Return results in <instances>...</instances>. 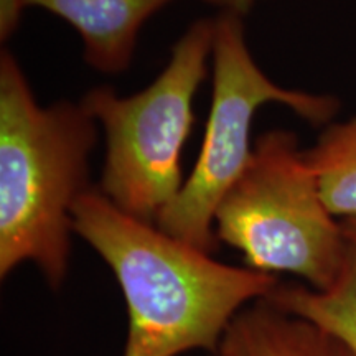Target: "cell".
I'll list each match as a JSON object with an SVG mask.
<instances>
[{"label":"cell","mask_w":356,"mask_h":356,"mask_svg":"<svg viewBox=\"0 0 356 356\" xmlns=\"http://www.w3.org/2000/svg\"><path fill=\"white\" fill-rule=\"evenodd\" d=\"M73 231L109 266L126 299L122 356L215 355L236 315L279 286L275 275L222 264L127 215L95 186L74 204Z\"/></svg>","instance_id":"cell-1"},{"label":"cell","mask_w":356,"mask_h":356,"mask_svg":"<svg viewBox=\"0 0 356 356\" xmlns=\"http://www.w3.org/2000/svg\"><path fill=\"white\" fill-rule=\"evenodd\" d=\"M97 122L81 102L40 104L12 53L0 55V277L35 264L60 291L68 274L73 208L91 190Z\"/></svg>","instance_id":"cell-2"},{"label":"cell","mask_w":356,"mask_h":356,"mask_svg":"<svg viewBox=\"0 0 356 356\" xmlns=\"http://www.w3.org/2000/svg\"><path fill=\"white\" fill-rule=\"evenodd\" d=\"M213 42L215 19H200L173 44L167 66L145 89L119 96L111 86H96L79 101L106 136L97 190L127 215L155 222L184 188L181 152Z\"/></svg>","instance_id":"cell-3"},{"label":"cell","mask_w":356,"mask_h":356,"mask_svg":"<svg viewBox=\"0 0 356 356\" xmlns=\"http://www.w3.org/2000/svg\"><path fill=\"white\" fill-rule=\"evenodd\" d=\"M213 226L218 241L241 252L249 269L293 274L315 291L335 284L350 244L323 202L299 139L284 129L256 140L248 167L218 204Z\"/></svg>","instance_id":"cell-4"},{"label":"cell","mask_w":356,"mask_h":356,"mask_svg":"<svg viewBox=\"0 0 356 356\" xmlns=\"http://www.w3.org/2000/svg\"><path fill=\"white\" fill-rule=\"evenodd\" d=\"M211 61V108L197 163L155 221L173 238L210 254L218 244L213 226L218 204L251 160L257 109L286 106L312 124L328 122L338 109L335 97L284 88L267 76L249 50L241 15L221 12L215 19Z\"/></svg>","instance_id":"cell-5"},{"label":"cell","mask_w":356,"mask_h":356,"mask_svg":"<svg viewBox=\"0 0 356 356\" xmlns=\"http://www.w3.org/2000/svg\"><path fill=\"white\" fill-rule=\"evenodd\" d=\"M173 0H25L76 30L84 61L104 74H121L131 66L140 29Z\"/></svg>","instance_id":"cell-6"},{"label":"cell","mask_w":356,"mask_h":356,"mask_svg":"<svg viewBox=\"0 0 356 356\" xmlns=\"http://www.w3.org/2000/svg\"><path fill=\"white\" fill-rule=\"evenodd\" d=\"M215 356H356L340 338L318 325L252 302L231 322Z\"/></svg>","instance_id":"cell-7"},{"label":"cell","mask_w":356,"mask_h":356,"mask_svg":"<svg viewBox=\"0 0 356 356\" xmlns=\"http://www.w3.org/2000/svg\"><path fill=\"white\" fill-rule=\"evenodd\" d=\"M266 299L277 309L340 338L356 355V244H348L340 275L327 291L279 284Z\"/></svg>","instance_id":"cell-8"},{"label":"cell","mask_w":356,"mask_h":356,"mask_svg":"<svg viewBox=\"0 0 356 356\" xmlns=\"http://www.w3.org/2000/svg\"><path fill=\"white\" fill-rule=\"evenodd\" d=\"M305 155L328 211L356 220V118L325 129Z\"/></svg>","instance_id":"cell-9"},{"label":"cell","mask_w":356,"mask_h":356,"mask_svg":"<svg viewBox=\"0 0 356 356\" xmlns=\"http://www.w3.org/2000/svg\"><path fill=\"white\" fill-rule=\"evenodd\" d=\"M25 8V0H0V40L2 42H7L19 29Z\"/></svg>","instance_id":"cell-10"},{"label":"cell","mask_w":356,"mask_h":356,"mask_svg":"<svg viewBox=\"0 0 356 356\" xmlns=\"http://www.w3.org/2000/svg\"><path fill=\"white\" fill-rule=\"evenodd\" d=\"M208 2L215 3V6L221 7L222 12L236 13V15H244L249 12L257 0H208Z\"/></svg>","instance_id":"cell-11"},{"label":"cell","mask_w":356,"mask_h":356,"mask_svg":"<svg viewBox=\"0 0 356 356\" xmlns=\"http://www.w3.org/2000/svg\"><path fill=\"white\" fill-rule=\"evenodd\" d=\"M341 222V229H343L345 238L348 239L350 243L356 244V220H345Z\"/></svg>","instance_id":"cell-12"}]
</instances>
